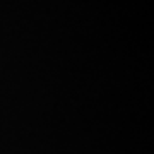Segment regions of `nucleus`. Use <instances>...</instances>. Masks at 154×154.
Returning <instances> with one entry per match:
<instances>
[]
</instances>
